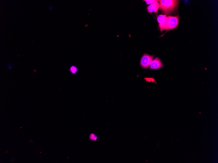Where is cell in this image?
I'll list each match as a JSON object with an SVG mask.
<instances>
[{
	"mask_svg": "<svg viewBox=\"0 0 218 163\" xmlns=\"http://www.w3.org/2000/svg\"><path fill=\"white\" fill-rule=\"evenodd\" d=\"M89 139L93 141H96L98 140V137L94 133H92L89 136Z\"/></svg>",
	"mask_w": 218,
	"mask_h": 163,
	"instance_id": "7",
	"label": "cell"
},
{
	"mask_svg": "<svg viewBox=\"0 0 218 163\" xmlns=\"http://www.w3.org/2000/svg\"><path fill=\"white\" fill-rule=\"evenodd\" d=\"M144 1L146 2L147 4L151 5L156 2L157 1H155V0H151V1H150V0H148V1L147 0H145Z\"/></svg>",
	"mask_w": 218,
	"mask_h": 163,
	"instance_id": "8",
	"label": "cell"
},
{
	"mask_svg": "<svg viewBox=\"0 0 218 163\" xmlns=\"http://www.w3.org/2000/svg\"><path fill=\"white\" fill-rule=\"evenodd\" d=\"M167 17L166 15H160L157 17L159 26H160L161 32L164 30L166 23Z\"/></svg>",
	"mask_w": 218,
	"mask_h": 163,
	"instance_id": "5",
	"label": "cell"
},
{
	"mask_svg": "<svg viewBox=\"0 0 218 163\" xmlns=\"http://www.w3.org/2000/svg\"><path fill=\"white\" fill-rule=\"evenodd\" d=\"M71 70L72 73L75 74L77 71V68L74 66H72L71 68Z\"/></svg>",
	"mask_w": 218,
	"mask_h": 163,
	"instance_id": "9",
	"label": "cell"
},
{
	"mask_svg": "<svg viewBox=\"0 0 218 163\" xmlns=\"http://www.w3.org/2000/svg\"><path fill=\"white\" fill-rule=\"evenodd\" d=\"M159 6L166 15H171L177 9L179 1L177 0H159Z\"/></svg>",
	"mask_w": 218,
	"mask_h": 163,
	"instance_id": "1",
	"label": "cell"
},
{
	"mask_svg": "<svg viewBox=\"0 0 218 163\" xmlns=\"http://www.w3.org/2000/svg\"><path fill=\"white\" fill-rule=\"evenodd\" d=\"M154 55H150L145 54L141 57L140 64L141 66L145 69H147L150 66L152 61L153 60Z\"/></svg>",
	"mask_w": 218,
	"mask_h": 163,
	"instance_id": "3",
	"label": "cell"
},
{
	"mask_svg": "<svg viewBox=\"0 0 218 163\" xmlns=\"http://www.w3.org/2000/svg\"><path fill=\"white\" fill-rule=\"evenodd\" d=\"M163 67L162 62L160 58L158 57L155 58L152 61L150 65V69H157Z\"/></svg>",
	"mask_w": 218,
	"mask_h": 163,
	"instance_id": "4",
	"label": "cell"
},
{
	"mask_svg": "<svg viewBox=\"0 0 218 163\" xmlns=\"http://www.w3.org/2000/svg\"><path fill=\"white\" fill-rule=\"evenodd\" d=\"M179 15L175 16H168L167 17L164 30H172L177 27L179 22Z\"/></svg>",
	"mask_w": 218,
	"mask_h": 163,
	"instance_id": "2",
	"label": "cell"
},
{
	"mask_svg": "<svg viewBox=\"0 0 218 163\" xmlns=\"http://www.w3.org/2000/svg\"><path fill=\"white\" fill-rule=\"evenodd\" d=\"M159 8H160V6H159V3L158 1H157L148 7L147 9L149 13H151L152 12H154L155 14H157Z\"/></svg>",
	"mask_w": 218,
	"mask_h": 163,
	"instance_id": "6",
	"label": "cell"
}]
</instances>
